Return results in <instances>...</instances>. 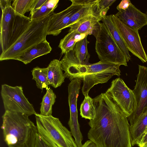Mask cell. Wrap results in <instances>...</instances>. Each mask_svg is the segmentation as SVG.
Here are the masks:
<instances>
[{
  "instance_id": "9a60e30c",
  "label": "cell",
  "mask_w": 147,
  "mask_h": 147,
  "mask_svg": "<svg viewBox=\"0 0 147 147\" xmlns=\"http://www.w3.org/2000/svg\"><path fill=\"white\" fill-rule=\"evenodd\" d=\"M52 49L49 43L45 40L31 47L14 60L19 61L27 64L35 59L50 53Z\"/></svg>"
},
{
  "instance_id": "7402d4cb",
  "label": "cell",
  "mask_w": 147,
  "mask_h": 147,
  "mask_svg": "<svg viewBox=\"0 0 147 147\" xmlns=\"http://www.w3.org/2000/svg\"><path fill=\"white\" fill-rule=\"evenodd\" d=\"M89 43L86 36L78 42L72 50L76 61L80 65L89 64L88 61L90 55L87 48Z\"/></svg>"
},
{
  "instance_id": "603a6c76",
  "label": "cell",
  "mask_w": 147,
  "mask_h": 147,
  "mask_svg": "<svg viewBox=\"0 0 147 147\" xmlns=\"http://www.w3.org/2000/svg\"><path fill=\"white\" fill-rule=\"evenodd\" d=\"M46 90V92L43 96L40 104V114L49 116L52 115V106L55 102L56 96L50 87H48Z\"/></svg>"
},
{
  "instance_id": "8fae6325",
  "label": "cell",
  "mask_w": 147,
  "mask_h": 147,
  "mask_svg": "<svg viewBox=\"0 0 147 147\" xmlns=\"http://www.w3.org/2000/svg\"><path fill=\"white\" fill-rule=\"evenodd\" d=\"M132 91L136 106L134 111L128 117L130 125H133L147 109V67L139 65L136 85Z\"/></svg>"
},
{
  "instance_id": "ba28073f",
  "label": "cell",
  "mask_w": 147,
  "mask_h": 147,
  "mask_svg": "<svg viewBox=\"0 0 147 147\" xmlns=\"http://www.w3.org/2000/svg\"><path fill=\"white\" fill-rule=\"evenodd\" d=\"M105 93L116 102L127 118L134 111L136 102L132 90L121 78L113 80Z\"/></svg>"
},
{
  "instance_id": "52a82bcc",
  "label": "cell",
  "mask_w": 147,
  "mask_h": 147,
  "mask_svg": "<svg viewBox=\"0 0 147 147\" xmlns=\"http://www.w3.org/2000/svg\"><path fill=\"white\" fill-rule=\"evenodd\" d=\"M1 95L5 111L19 112L28 116L37 113L25 96L21 86H1Z\"/></svg>"
},
{
  "instance_id": "d4e9b609",
  "label": "cell",
  "mask_w": 147,
  "mask_h": 147,
  "mask_svg": "<svg viewBox=\"0 0 147 147\" xmlns=\"http://www.w3.org/2000/svg\"><path fill=\"white\" fill-rule=\"evenodd\" d=\"M80 111V115L82 118L90 120L94 118L96 111L93 99L89 95L85 97L81 105Z\"/></svg>"
},
{
  "instance_id": "83f0119b",
  "label": "cell",
  "mask_w": 147,
  "mask_h": 147,
  "mask_svg": "<svg viewBox=\"0 0 147 147\" xmlns=\"http://www.w3.org/2000/svg\"><path fill=\"white\" fill-rule=\"evenodd\" d=\"M116 1V0H99V8L102 20L106 16L109 7Z\"/></svg>"
},
{
  "instance_id": "277c9868",
  "label": "cell",
  "mask_w": 147,
  "mask_h": 147,
  "mask_svg": "<svg viewBox=\"0 0 147 147\" xmlns=\"http://www.w3.org/2000/svg\"><path fill=\"white\" fill-rule=\"evenodd\" d=\"M120 65L101 61L93 64L79 66L70 76L71 80L78 79L83 80L82 91L84 96L88 95L90 89L95 85L107 82L114 76H119Z\"/></svg>"
},
{
  "instance_id": "4dcf8cb0",
  "label": "cell",
  "mask_w": 147,
  "mask_h": 147,
  "mask_svg": "<svg viewBox=\"0 0 147 147\" xmlns=\"http://www.w3.org/2000/svg\"><path fill=\"white\" fill-rule=\"evenodd\" d=\"M98 0H71V2L82 6L89 5L96 3Z\"/></svg>"
},
{
  "instance_id": "9c48e42d",
  "label": "cell",
  "mask_w": 147,
  "mask_h": 147,
  "mask_svg": "<svg viewBox=\"0 0 147 147\" xmlns=\"http://www.w3.org/2000/svg\"><path fill=\"white\" fill-rule=\"evenodd\" d=\"M112 18L128 51L143 63L146 62L147 55L142 44L138 30L127 26L114 14L112 15Z\"/></svg>"
},
{
  "instance_id": "44dd1931",
  "label": "cell",
  "mask_w": 147,
  "mask_h": 147,
  "mask_svg": "<svg viewBox=\"0 0 147 147\" xmlns=\"http://www.w3.org/2000/svg\"><path fill=\"white\" fill-rule=\"evenodd\" d=\"M74 31H69L68 33L61 39L59 47L61 49L62 54L73 50L76 43L87 36Z\"/></svg>"
},
{
  "instance_id": "5bb4252c",
  "label": "cell",
  "mask_w": 147,
  "mask_h": 147,
  "mask_svg": "<svg viewBox=\"0 0 147 147\" xmlns=\"http://www.w3.org/2000/svg\"><path fill=\"white\" fill-rule=\"evenodd\" d=\"M114 15L130 28L139 30L147 25V15L142 12L131 3L127 9Z\"/></svg>"
},
{
  "instance_id": "4fadbf2b",
  "label": "cell",
  "mask_w": 147,
  "mask_h": 147,
  "mask_svg": "<svg viewBox=\"0 0 147 147\" xmlns=\"http://www.w3.org/2000/svg\"><path fill=\"white\" fill-rule=\"evenodd\" d=\"M71 3L64 10L57 13H54L49 22L47 35L57 36L59 34L63 29L66 28L73 15L83 6Z\"/></svg>"
},
{
  "instance_id": "5b68a950",
  "label": "cell",
  "mask_w": 147,
  "mask_h": 147,
  "mask_svg": "<svg viewBox=\"0 0 147 147\" xmlns=\"http://www.w3.org/2000/svg\"><path fill=\"white\" fill-rule=\"evenodd\" d=\"M35 115L38 134L46 141L57 147H77L71 132L58 118L37 113Z\"/></svg>"
},
{
  "instance_id": "484cf974",
  "label": "cell",
  "mask_w": 147,
  "mask_h": 147,
  "mask_svg": "<svg viewBox=\"0 0 147 147\" xmlns=\"http://www.w3.org/2000/svg\"><path fill=\"white\" fill-rule=\"evenodd\" d=\"M34 0H14L12 7L16 13L24 16L25 14L30 11V7Z\"/></svg>"
},
{
  "instance_id": "836d02e7",
  "label": "cell",
  "mask_w": 147,
  "mask_h": 147,
  "mask_svg": "<svg viewBox=\"0 0 147 147\" xmlns=\"http://www.w3.org/2000/svg\"><path fill=\"white\" fill-rule=\"evenodd\" d=\"M81 147H99L94 142L89 140L86 141Z\"/></svg>"
},
{
  "instance_id": "d590c367",
  "label": "cell",
  "mask_w": 147,
  "mask_h": 147,
  "mask_svg": "<svg viewBox=\"0 0 147 147\" xmlns=\"http://www.w3.org/2000/svg\"><path fill=\"white\" fill-rule=\"evenodd\" d=\"M146 14H147V10H146Z\"/></svg>"
},
{
  "instance_id": "d6a6232c",
  "label": "cell",
  "mask_w": 147,
  "mask_h": 147,
  "mask_svg": "<svg viewBox=\"0 0 147 147\" xmlns=\"http://www.w3.org/2000/svg\"><path fill=\"white\" fill-rule=\"evenodd\" d=\"M139 147H147V132L137 142Z\"/></svg>"
},
{
  "instance_id": "30bf717a",
  "label": "cell",
  "mask_w": 147,
  "mask_h": 147,
  "mask_svg": "<svg viewBox=\"0 0 147 147\" xmlns=\"http://www.w3.org/2000/svg\"><path fill=\"white\" fill-rule=\"evenodd\" d=\"M81 80L76 79L71 80L68 85V101L70 118L68 124L77 147H81L83 136L78 120L77 101L80 88Z\"/></svg>"
},
{
  "instance_id": "2e32d148",
  "label": "cell",
  "mask_w": 147,
  "mask_h": 147,
  "mask_svg": "<svg viewBox=\"0 0 147 147\" xmlns=\"http://www.w3.org/2000/svg\"><path fill=\"white\" fill-rule=\"evenodd\" d=\"M47 68L49 85L55 88L60 86L64 82L66 78L63 72L61 61L57 59L53 60Z\"/></svg>"
},
{
  "instance_id": "6da1fadb",
  "label": "cell",
  "mask_w": 147,
  "mask_h": 147,
  "mask_svg": "<svg viewBox=\"0 0 147 147\" xmlns=\"http://www.w3.org/2000/svg\"><path fill=\"white\" fill-rule=\"evenodd\" d=\"M93 100L96 115L88 138L99 147H131L128 118L116 102L105 93Z\"/></svg>"
},
{
  "instance_id": "1f68e13d",
  "label": "cell",
  "mask_w": 147,
  "mask_h": 147,
  "mask_svg": "<svg viewBox=\"0 0 147 147\" xmlns=\"http://www.w3.org/2000/svg\"><path fill=\"white\" fill-rule=\"evenodd\" d=\"M131 3L129 0H122L117 6V9L119 11L125 10L128 8Z\"/></svg>"
},
{
  "instance_id": "8992f818",
  "label": "cell",
  "mask_w": 147,
  "mask_h": 147,
  "mask_svg": "<svg viewBox=\"0 0 147 147\" xmlns=\"http://www.w3.org/2000/svg\"><path fill=\"white\" fill-rule=\"evenodd\" d=\"M92 35L96 38L95 49L100 61L127 66L125 55L104 23L99 22Z\"/></svg>"
},
{
  "instance_id": "ac0fdd59",
  "label": "cell",
  "mask_w": 147,
  "mask_h": 147,
  "mask_svg": "<svg viewBox=\"0 0 147 147\" xmlns=\"http://www.w3.org/2000/svg\"><path fill=\"white\" fill-rule=\"evenodd\" d=\"M99 2V0H98L96 3L92 5L82 6L71 17L66 28L69 27L77 22L89 16L96 17L102 21Z\"/></svg>"
},
{
  "instance_id": "ffe728a7",
  "label": "cell",
  "mask_w": 147,
  "mask_h": 147,
  "mask_svg": "<svg viewBox=\"0 0 147 147\" xmlns=\"http://www.w3.org/2000/svg\"><path fill=\"white\" fill-rule=\"evenodd\" d=\"M147 127V109L133 125H130L129 132L131 146L137 142L144 134Z\"/></svg>"
},
{
  "instance_id": "d6986e66",
  "label": "cell",
  "mask_w": 147,
  "mask_h": 147,
  "mask_svg": "<svg viewBox=\"0 0 147 147\" xmlns=\"http://www.w3.org/2000/svg\"><path fill=\"white\" fill-rule=\"evenodd\" d=\"M99 18L93 16L81 19L70 26L69 31H74L79 33L92 35L96 25L100 21Z\"/></svg>"
},
{
  "instance_id": "e575fe53",
  "label": "cell",
  "mask_w": 147,
  "mask_h": 147,
  "mask_svg": "<svg viewBox=\"0 0 147 147\" xmlns=\"http://www.w3.org/2000/svg\"><path fill=\"white\" fill-rule=\"evenodd\" d=\"M147 132V128H146V130H145V132H144V134H145Z\"/></svg>"
},
{
  "instance_id": "3957f363",
  "label": "cell",
  "mask_w": 147,
  "mask_h": 147,
  "mask_svg": "<svg viewBox=\"0 0 147 147\" xmlns=\"http://www.w3.org/2000/svg\"><path fill=\"white\" fill-rule=\"evenodd\" d=\"M53 13L40 19L31 20L26 30L16 42L1 53L0 60H14L31 47L46 40L49 22Z\"/></svg>"
},
{
  "instance_id": "cb8c5ba5",
  "label": "cell",
  "mask_w": 147,
  "mask_h": 147,
  "mask_svg": "<svg viewBox=\"0 0 147 147\" xmlns=\"http://www.w3.org/2000/svg\"><path fill=\"white\" fill-rule=\"evenodd\" d=\"M32 79L35 81L37 87L42 90L48 88L47 68H40L36 67L31 71Z\"/></svg>"
},
{
  "instance_id": "e0dca14e",
  "label": "cell",
  "mask_w": 147,
  "mask_h": 147,
  "mask_svg": "<svg viewBox=\"0 0 147 147\" xmlns=\"http://www.w3.org/2000/svg\"><path fill=\"white\" fill-rule=\"evenodd\" d=\"M102 21L106 26L119 48L125 54L127 62H128L131 59V56L121 36L113 21L112 15L106 16Z\"/></svg>"
},
{
  "instance_id": "f546056e",
  "label": "cell",
  "mask_w": 147,
  "mask_h": 147,
  "mask_svg": "<svg viewBox=\"0 0 147 147\" xmlns=\"http://www.w3.org/2000/svg\"><path fill=\"white\" fill-rule=\"evenodd\" d=\"M47 0H34L30 7V14L38 9Z\"/></svg>"
},
{
  "instance_id": "f1b7e54d",
  "label": "cell",
  "mask_w": 147,
  "mask_h": 147,
  "mask_svg": "<svg viewBox=\"0 0 147 147\" xmlns=\"http://www.w3.org/2000/svg\"><path fill=\"white\" fill-rule=\"evenodd\" d=\"M35 147H57L52 145L45 140L38 134L36 142Z\"/></svg>"
},
{
  "instance_id": "7c38bea8",
  "label": "cell",
  "mask_w": 147,
  "mask_h": 147,
  "mask_svg": "<svg viewBox=\"0 0 147 147\" xmlns=\"http://www.w3.org/2000/svg\"><path fill=\"white\" fill-rule=\"evenodd\" d=\"M11 0L2 9L0 22V42L2 52L7 49L13 30L16 14L11 5Z\"/></svg>"
},
{
  "instance_id": "7a4b0ae2",
  "label": "cell",
  "mask_w": 147,
  "mask_h": 147,
  "mask_svg": "<svg viewBox=\"0 0 147 147\" xmlns=\"http://www.w3.org/2000/svg\"><path fill=\"white\" fill-rule=\"evenodd\" d=\"M28 117L20 113L5 111L1 128L8 147H35L38 129Z\"/></svg>"
},
{
  "instance_id": "4316f807",
  "label": "cell",
  "mask_w": 147,
  "mask_h": 147,
  "mask_svg": "<svg viewBox=\"0 0 147 147\" xmlns=\"http://www.w3.org/2000/svg\"><path fill=\"white\" fill-rule=\"evenodd\" d=\"M46 2L41 7L30 14V18L32 20L43 18L53 12L54 10L48 6Z\"/></svg>"
}]
</instances>
